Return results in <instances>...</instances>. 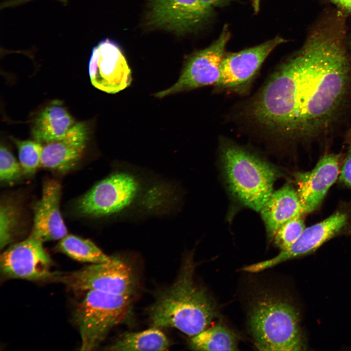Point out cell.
<instances>
[{"label": "cell", "instance_id": "1", "mask_svg": "<svg viewBox=\"0 0 351 351\" xmlns=\"http://www.w3.org/2000/svg\"><path fill=\"white\" fill-rule=\"evenodd\" d=\"M346 16L333 9L312 27L300 49L271 75L249 104L251 120L269 133L309 141L332 127L351 85Z\"/></svg>", "mask_w": 351, "mask_h": 351}, {"label": "cell", "instance_id": "2", "mask_svg": "<svg viewBox=\"0 0 351 351\" xmlns=\"http://www.w3.org/2000/svg\"><path fill=\"white\" fill-rule=\"evenodd\" d=\"M194 270L193 261L188 258L176 281L157 297L149 312L154 327L175 328L192 337L217 316L214 302L194 279Z\"/></svg>", "mask_w": 351, "mask_h": 351}, {"label": "cell", "instance_id": "3", "mask_svg": "<svg viewBox=\"0 0 351 351\" xmlns=\"http://www.w3.org/2000/svg\"><path fill=\"white\" fill-rule=\"evenodd\" d=\"M219 157L223 177L231 196L241 205L259 212L273 192L280 175L273 164L234 142L223 139Z\"/></svg>", "mask_w": 351, "mask_h": 351}, {"label": "cell", "instance_id": "4", "mask_svg": "<svg viewBox=\"0 0 351 351\" xmlns=\"http://www.w3.org/2000/svg\"><path fill=\"white\" fill-rule=\"evenodd\" d=\"M154 183L129 169L117 170L94 185L78 201L82 215L107 217L122 215L138 207L150 214Z\"/></svg>", "mask_w": 351, "mask_h": 351}, {"label": "cell", "instance_id": "5", "mask_svg": "<svg viewBox=\"0 0 351 351\" xmlns=\"http://www.w3.org/2000/svg\"><path fill=\"white\" fill-rule=\"evenodd\" d=\"M249 326L256 348L260 351L307 350L299 315L288 301L264 294L252 305Z\"/></svg>", "mask_w": 351, "mask_h": 351}, {"label": "cell", "instance_id": "6", "mask_svg": "<svg viewBox=\"0 0 351 351\" xmlns=\"http://www.w3.org/2000/svg\"><path fill=\"white\" fill-rule=\"evenodd\" d=\"M78 305L74 320L81 338V351L98 347L111 329L125 319L132 296L90 290Z\"/></svg>", "mask_w": 351, "mask_h": 351}, {"label": "cell", "instance_id": "7", "mask_svg": "<svg viewBox=\"0 0 351 351\" xmlns=\"http://www.w3.org/2000/svg\"><path fill=\"white\" fill-rule=\"evenodd\" d=\"M56 279L74 291L95 290L130 296L136 292L138 283L132 267L117 256L109 262L91 264L62 275L58 273Z\"/></svg>", "mask_w": 351, "mask_h": 351}, {"label": "cell", "instance_id": "8", "mask_svg": "<svg viewBox=\"0 0 351 351\" xmlns=\"http://www.w3.org/2000/svg\"><path fill=\"white\" fill-rule=\"evenodd\" d=\"M230 38L227 26L219 37L206 48L196 51L186 60L176 82L169 88L154 94L156 98L216 85L220 78L221 64Z\"/></svg>", "mask_w": 351, "mask_h": 351}, {"label": "cell", "instance_id": "9", "mask_svg": "<svg viewBox=\"0 0 351 351\" xmlns=\"http://www.w3.org/2000/svg\"><path fill=\"white\" fill-rule=\"evenodd\" d=\"M212 9L200 0H147L146 22L152 28L184 35L205 22Z\"/></svg>", "mask_w": 351, "mask_h": 351}, {"label": "cell", "instance_id": "10", "mask_svg": "<svg viewBox=\"0 0 351 351\" xmlns=\"http://www.w3.org/2000/svg\"><path fill=\"white\" fill-rule=\"evenodd\" d=\"M350 220L347 212L336 211L323 220L306 227L293 244L281 250L276 256L245 266L241 270L253 273L260 272L287 261L312 254L329 240L343 234L349 225Z\"/></svg>", "mask_w": 351, "mask_h": 351}, {"label": "cell", "instance_id": "11", "mask_svg": "<svg viewBox=\"0 0 351 351\" xmlns=\"http://www.w3.org/2000/svg\"><path fill=\"white\" fill-rule=\"evenodd\" d=\"M285 42L276 36L255 46L225 54L221 64L220 78L215 85L219 90L245 92L271 53Z\"/></svg>", "mask_w": 351, "mask_h": 351}, {"label": "cell", "instance_id": "12", "mask_svg": "<svg viewBox=\"0 0 351 351\" xmlns=\"http://www.w3.org/2000/svg\"><path fill=\"white\" fill-rule=\"evenodd\" d=\"M52 260L43 243L30 235L9 247L1 254V273L9 278L30 281L55 279L58 274L51 271Z\"/></svg>", "mask_w": 351, "mask_h": 351}, {"label": "cell", "instance_id": "13", "mask_svg": "<svg viewBox=\"0 0 351 351\" xmlns=\"http://www.w3.org/2000/svg\"><path fill=\"white\" fill-rule=\"evenodd\" d=\"M92 85L109 94L127 88L132 81L131 70L119 46L105 39L93 47L88 66Z\"/></svg>", "mask_w": 351, "mask_h": 351}, {"label": "cell", "instance_id": "14", "mask_svg": "<svg viewBox=\"0 0 351 351\" xmlns=\"http://www.w3.org/2000/svg\"><path fill=\"white\" fill-rule=\"evenodd\" d=\"M340 171L339 156L329 154L323 156L312 170L294 174L296 191L305 214L319 208L338 179Z\"/></svg>", "mask_w": 351, "mask_h": 351}, {"label": "cell", "instance_id": "15", "mask_svg": "<svg viewBox=\"0 0 351 351\" xmlns=\"http://www.w3.org/2000/svg\"><path fill=\"white\" fill-rule=\"evenodd\" d=\"M60 196L58 182L49 180L43 184L41 197L35 206L30 235L42 243L60 240L67 234L60 211Z\"/></svg>", "mask_w": 351, "mask_h": 351}, {"label": "cell", "instance_id": "16", "mask_svg": "<svg viewBox=\"0 0 351 351\" xmlns=\"http://www.w3.org/2000/svg\"><path fill=\"white\" fill-rule=\"evenodd\" d=\"M89 134L86 123H76L62 138L44 143L40 167L60 172L74 168L84 152Z\"/></svg>", "mask_w": 351, "mask_h": 351}, {"label": "cell", "instance_id": "17", "mask_svg": "<svg viewBox=\"0 0 351 351\" xmlns=\"http://www.w3.org/2000/svg\"><path fill=\"white\" fill-rule=\"evenodd\" d=\"M260 212L270 239L284 223L305 214L296 190L290 184L273 192Z\"/></svg>", "mask_w": 351, "mask_h": 351}, {"label": "cell", "instance_id": "18", "mask_svg": "<svg viewBox=\"0 0 351 351\" xmlns=\"http://www.w3.org/2000/svg\"><path fill=\"white\" fill-rule=\"evenodd\" d=\"M75 123L62 102L54 100L35 118L32 135L35 141L44 144L62 138Z\"/></svg>", "mask_w": 351, "mask_h": 351}, {"label": "cell", "instance_id": "19", "mask_svg": "<svg viewBox=\"0 0 351 351\" xmlns=\"http://www.w3.org/2000/svg\"><path fill=\"white\" fill-rule=\"evenodd\" d=\"M169 347L167 337L158 328L154 327L143 331L126 333L106 350L164 351L168 350Z\"/></svg>", "mask_w": 351, "mask_h": 351}, {"label": "cell", "instance_id": "20", "mask_svg": "<svg viewBox=\"0 0 351 351\" xmlns=\"http://www.w3.org/2000/svg\"><path fill=\"white\" fill-rule=\"evenodd\" d=\"M189 346L195 351H237L238 342L233 331L218 323L192 336Z\"/></svg>", "mask_w": 351, "mask_h": 351}, {"label": "cell", "instance_id": "21", "mask_svg": "<svg viewBox=\"0 0 351 351\" xmlns=\"http://www.w3.org/2000/svg\"><path fill=\"white\" fill-rule=\"evenodd\" d=\"M57 248L58 251L82 262L101 263L114 258L105 254L92 241L72 234H67L59 240Z\"/></svg>", "mask_w": 351, "mask_h": 351}, {"label": "cell", "instance_id": "22", "mask_svg": "<svg viewBox=\"0 0 351 351\" xmlns=\"http://www.w3.org/2000/svg\"><path fill=\"white\" fill-rule=\"evenodd\" d=\"M17 146L23 173L31 176L40 167L43 145L36 141L22 140L11 137Z\"/></svg>", "mask_w": 351, "mask_h": 351}, {"label": "cell", "instance_id": "23", "mask_svg": "<svg viewBox=\"0 0 351 351\" xmlns=\"http://www.w3.org/2000/svg\"><path fill=\"white\" fill-rule=\"evenodd\" d=\"M302 215L296 216L284 223L271 238L273 244L281 251L290 247L304 231L306 227Z\"/></svg>", "mask_w": 351, "mask_h": 351}, {"label": "cell", "instance_id": "24", "mask_svg": "<svg viewBox=\"0 0 351 351\" xmlns=\"http://www.w3.org/2000/svg\"><path fill=\"white\" fill-rule=\"evenodd\" d=\"M18 214L12 203L4 201L0 207V247L4 248L13 240L18 224Z\"/></svg>", "mask_w": 351, "mask_h": 351}, {"label": "cell", "instance_id": "25", "mask_svg": "<svg viewBox=\"0 0 351 351\" xmlns=\"http://www.w3.org/2000/svg\"><path fill=\"white\" fill-rule=\"evenodd\" d=\"M23 174L20 163L3 145L0 149V179L4 182H12Z\"/></svg>", "mask_w": 351, "mask_h": 351}, {"label": "cell", "instance_id": "26", "mask_svg": "<svg viewBox=\"0 0 351 351\" xmlns=\"http://www.w3.org/2000/svg\"><path fill=\"white\" fill-rule=\"evenodd\" d=\"M338 179L340 184L351 189V146L340 169Z\"/></svg>", "mask_w": 351, "mask_h": 351}, {"label": "cell", "instance_id": "27", "mask_svg": "<svg viewBox=\"0 0 351 351\" xmlns=\"http://www.w3.org/2000/svg\"><path fill=\"white\" fill-rule=\"evenodd\" d=\"M346 16H351V0H325Z\"/></svg>", "mask_w": 351, "mask_h": 351}, {"label": "cell", "instance_id": "28", "mask_svg": "<svg viewBox=\"0 0 351 351\" xmlns=\"http://www.w3.org/2000/svg\"><path fill=\"white\" fill-rule=\"evenodd\" d=\"M204 4L213 8L221 7L227 4L230 0H200Z\"/></svg>", "mask_w": 351, "mask_h": 351}, {"label": "cell", "instance_id": "29", "mask_svg": "<svg viewBox=\"0 0 351 351\" xmlns=\"http://www.w3.org/2000/svg\"><path fill=\"white\" fill-rule=\"evenodd\" d=\"M253 7L254 10L257 11L259 8V5L261 0H252Z\"/></svg>", "mask_w": 351, "mask_h": 351}, {"label": "cell", "instance_id": "30", "mask_svg": "<svg viewBox=\"0 0 351 351\" xmlns=\"http://www.w3.org/2000/svg\"><path fill=\"white\" fill-rule=\"evenodd\" d=\"M350 48H351V41H350Z\"/></svg>", "mask_w": 351, "mask_h": 351}]
</instances>
